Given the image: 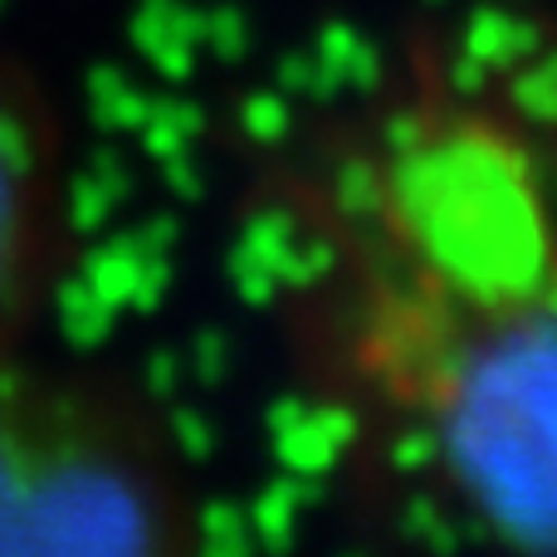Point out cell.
<instances>
[{
    "instance_id": "cell-1",
    "label": "cell",
    "mask_w": 557,
    "mask_h": 557,
    "mask_svg": "<svg viewBox=\"0 0 557 557\" xmlns=\"http://www.w3.org/2000/svg\"><path fill=\"white\" fill-rule=\"evenodd\" d=\"M298 347L367 494L435 539L557 548V133L416 69L304 182Z\"/></svg>"
},
{
    "instance_id": "cell-2",
    "label": "cell",
    "mask_w": 557,
    "mask_h": 557,
    "mask_svg": "<svg viewBox=\"0 0 557 557\" xmlns=\"http://www.w3.org/2000/svg\"><path fill=\"white\" fill-rule=\"evenodd\" d=\"M201 490L162 406L88 362L0 352V553H191Z\"/></svg>"
},
{
    "instance_id": "cell-3",
    "label": "cell",
    "mask_w": 557,
    "mask_h": 557,
    "mask_svg": "<svg viewBox=\"0 0 557 557\" xmlns=\"http://www.w3.org/2000/svg\"><path fill=\"white\" fill-rule=\"evenodd\" d=\"M74 255V152L54 88L0 45V352L25 347Z\"/></svg>"
}]
</instances>
